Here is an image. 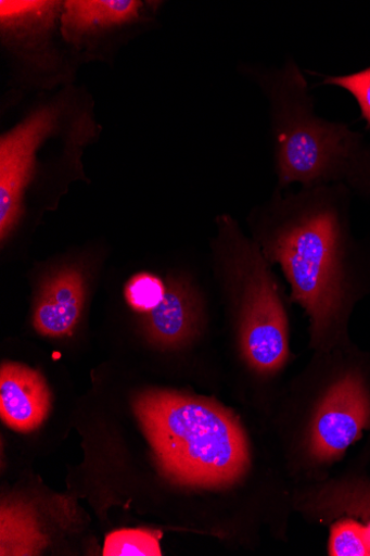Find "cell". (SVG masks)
I'll return each mask as SVG.
<instances>
[{"instance_id":"obj_15","label":"cell","mask_w":370,"mask_h":556,"mask_svg":"<svg viewBox=\"0 0 370 556\" xmlns=\"http://www.w3.org/2000/svg\"><path fill=\"white\" fill-rule=\"evenodd\" d=\"M350 91L358 101L362 118L370 127V68L342 77H328L324 81Z\"/></svg>"},{"instance_id":"obj_7","label":"cell","mask_w":370,"mask_h":556,"mask_svg":"<svg viewBox=\"0 0 370 556\" xmlns=\"http://www.w3.org/2000/svg\"><path fill=\"white\" fill-rule=\"evenodd\" d=\"M163 7L152 0H65L63 35L84 65L114 67L124 47L157 27Z\"/></svg>"},{"instance_id":"obj_13","label":"cell","mask_w":370,"mask_h":556,"mask_svg":"<svg viewBox=\"0 0 370 556\" xmlns=\"http://www.w3.org/2000/svg\"><path fill=\"white\" fill-rule=\"evenodd\" d=\"M330 554L333 556H370L363 527L354 521L336 525L331 534Z\"/></svg>"},{"instance_id":"obj_10","label":"cell","mask_w":370,"mask_h":556,"mask_svg":"<svg viewBox=\"0 0 370 556\" xmlns=\"http://www.w3.org/2000/svg\"><path fill=\"white\" fill-rule=\"evenodd\" d=\"M51 394L43 377L27 366L5 364L0 370V416L11 429L28 433L48 417Z\"/></svg>"},{"instance_id":"obj_11","label":"cell","mask_w":370,"mask_h":556,"mask_svg":"<svg viewBox=\"0 0 370 556\" xmlns=\"http://www.w3.org/2000/svg\"><path fill=\"white\" fill-rule=\"evenodd\" d=\"M86 281L78 268L67 267L48 279L36 303L34 327L42 336L61 338L75 330L85 305Z\"/></svg>"},{"instance_id":"obj_2","label":"cell","mask_w":370,"mask_h":556,"mask_svg":"<svg viewBox=\"0 0 370 556\" xmlns=\"http://www.w3.org/2000/svg\"><path fill=\"white\" fill-rule=\"evenodd\" d=\"M103 127L86 85H71L25 99V108L0 132V241L4 247L26 222L30 194L51 168L84 177L81 157Z\"/></svg>"},{"instance_id":"obj_12","label":"cell","mask_w":370,"mask_h":556,"mask_svg":"<svg viewBox=\"0 0 370 556\" xmlns=\"http://www.w3.org/2000/svg\"><path fill=\"white\" fill-rule=\"evenodd\" d=\"M105 556L162 555L158 536L146 530H120L105 540Z\"/></svg>"},{"instance_id":"obj_6","label":"cell","mask_w":370,"mask_h":556,"mask_svg":"<svg viewBox=\"0 0 370 556\" xmlns=\"http://www.w3.org/2000/svg\"><path fill=\"white\" fill-rule=\"evenodd\" d=\"M65 0H2L0 49L8 68V92L0 111L31 96L76 84L84 66L65 40Z\"/></svg>"},{"instance_id":"obj_4","label":"cell","mask_w":370,"mask_h":556,"mask_svg":"<svg viewBox=\"0 0 370 556\" xmlns=\"http://www.w3.org/2000/svg\"><path fill=\"white\" fill-rule=\"evenodd\" d=\"M268 96L271 105L275 169L278 188L347 185L370 191V163L346 128L314 116L307 83L293 63L282 71L243 66Z\"/></svg>"},{"instance_id":"obj_5","label":"cell","mask_w":370,"mask_h":556,"mask_svg":"<svg viewBox=\"0 0 370 556\" xmlns=\"http://www.w3.org/2000/svg\"><path fill=\"white\" fill-rule=\"evenodd\" d=\"M214 251L238 314L239 344L247 367L269 378L291 359L284 289L258 244L229 215L217 218Z\"/></svg>"},{"instance_id":"obj_8","label":"cell","mask_w":370,"mask_h":556,"mask_svg":"<svg viewBox=\"0 0 370 556\" xmlns=\"http://www.w3.org/2000/svg\"><path fill=\"white\" fill-rule=\"evenodd\" d=\"M312 419L310 452L333 462L370 427V359L348 353L331 366Z\"/></svg>"},{"instance_id":"obj_16","label":"cell","mask_w":370,"mask_h":556,"mask_svg":"<svg viewBox=\"0 0 370 556\" xmlns=\"http://www.w3.org/2000/svg\"><path fill=\"white\" fill-rule=\"evenodd\" d=\"M363 535H365L367 546L370 549V525L368 527L363 528Z\"/></svg>"},{"instance_id":"obj_3","label":"cell","mask_w":370,"mask_h":556,"mask_svg":"<svg viewBox=\"0 0 370 556\" xmlns=\"http://www.w3.org/2000/svg\"><path fill=\"white\" fill-rule=\"evenodd\" d=\"M133 408L158 468L174 483L222 489L246 473V435L235 415L219 402L149 390L137 396Z\"/></svg>"},{"instance_id":"obj_9","label":"cell","mask_w":370,"mask_h":556,"mask_svg":"<svg viewBox=\"0 0 370 556\" xmlns=\"http://www.w3.org/2000/svg\"><path fill=\"white\" fill-rule=\"evenodd\" d=\"M202 302L195 287L182 277H170L157 305L145 316L149 339L165 349H179L200 333Z\"/></svg>"},{"instance_id":"obj_14","label":"cell","mask_w":370,"mask_h":556,"mask_svg":"<svg viewBox=\"0 0 370 556\" xmlns=\"http://www.w3.org/2000/svg\"><path fill=\"white\" fill-rule=\"evenodd\" d=\"M165 291L166 283L161 279L152 276H141L130 282L127 295L133 308L148 313L163 299Z\"/></svg>"},{"instance_id":"obj_1","label":"cell","mask_w":370,"mask_h":556,"mask_svg":"<svg viewBox=\"0 0 370 556\" xmlns=\"http://www.w3.org/2000/svg\"><path fill=\"white\" fill-rule=\"evenodd\" d=\"M343 186L276 189L250 216L252 239L291 288L309 319L310 345L344 342L356 303L370 294V252L349 233Z\"/></svg>"}]
</instances>
